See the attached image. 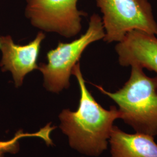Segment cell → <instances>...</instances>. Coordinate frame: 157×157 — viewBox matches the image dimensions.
Wrapping results in <instances>:
<instances>
[{
	"label": "cell",
	"instance_id": "obj_10",
	"mask_svg": "<svg viewBox=\"0 0 157 157\" xmlns=\"http://www.w3.org/2000/svg\"><path fill=\"white\" fill-rule=\"evenodd\" d=\"M0 157H6L4 156V153L0 152Z\"/></svg>",
	"mask_w": 157,
	"mask_h": 157
},
{
	"label": "cell",
	"instance_id": "obj_3",
	"mask_svg": "<svg viewBox=\"0 0 157 157\" xmlns=\"http://www.w3.org/2000/svg\"><path fill=\"white\" fill-rule=\"evenodd\" d=\"M105 31L98 15L90 17L89 28L78 39L68 43L59 42L56 48L47 53V63H40L38 69L43 75L44 86L48 91L58 93L69 87V78L74 66L91 43L102 39Z\"/></svg>",
	"mask_w": 157,
	"mask_h": 157
},
{
	"label": "cell",
	"instance_id": "obj_9",
	"mask_svg": "<svg viewBox=\"0 0 157 157\" xmlns=\"http://www.w3.org/2000/svg\"><path fill=\"white\" fill-rule=\"evenodd\" d=\"M52 131V128L49 124H47L44 128L33 133H25L23 132L22 130H19L11 140L0 141V152L4 153L8 152L11 154H16L19 150V141L20 139L26 137H39L44 141L47 144H49L52 142L50 137V133Z\"/></svg>",
	"mask_w": 157,
	"mask_h": 157
},
{
	"label": "cell",
	"instance_id": "obj_7",
	"mask_svg": "<svg viewBox=\"0 0 157 157\" xmlns=\"http://www.w3.org/2000/svg\"><path fill=\"white\" fill-rule=\"evenodd\" d=\"M121 65H138L157 74V39L154 34L135 30L115 47Z\"/></svg>",
	"mask_w": 157,
	"mask_h": 157
},
{
	"label": "cell",
	"instance_id": "obj_8",
	"mask_svg": "<svg viewBox=\"0 0 157 157\" xmlns=\"http://www.w3.org/2000/svg\"><path fill=\"white\" fill-rule=\"evenodd\" d=\"M112 157H157L154 136L129 134L113 126L109 139Z\"/></svg>",
	"mask_w": 157,
	"mask_h": 157
},
{
	"label": "cell",
	"instance_id": "obj_4",
	"mask_svg": "<svg viewBox=\"0 0 157 157\" xmlns=\"http://www.w3.org/2000/svg\"><path fill=\"white\" fill-rule=\"evenodd\" d=\"M103 14L107 43L120 42L126 34L137 30L157 36V23L148 0H97Z\"/></svg>",
	"mask_w": 157,
	"mask_h": 157
},
{
	"label": "cell",
	"instance_id": "obj_1",
	"mask_svg": "<svg viewBox=\"0 0 157 157\" xmlns=\"http://www.w3.org/2000/svg\"><path fill=\"white\" fill-rule=\"evenodd\" d=\"M72 74L78 80L80 97L78 109H63L59 115V128L68 137L69 145L84 155L98 157L107 150L114 121L121 118L115 106L104 109L91 95L86 86L85 80L76 63Z\"/></svg>",
	"mask_w": 157,
	"mask_h": 157
},
{
	"label": "cell",
	"instance_id": "obj_5",
	"mask_svg": "<svg viewBox=\"0 0 157 157\" xmlns=\"http://www.w3.org/2000/svg\"><path fill=\"white\" fill-rule=\"evenodd\" d=\"M78 1L26 0L25 15L34 27L69 38L80 32L81 17L87 15L78 10Z\"/></svg>",
	"mask_w": 157,
	"mask_h": 157
},
{
	"label": "cell",
	"instance_id": "obj_6",
	"mask_svg": "<svg viewBox=\"0 0 157 157\" xmlns=\"http://www.w3.org/2000/svg\"><path fill=\"white\" fill-rule=\"evenodd\" d=\"M45 37L44 33L39 32L32 41L21 45L15 44L10 36H0V50L2 54L0 66L2 72H11L17 87L22 85L28 73L38 69L37 59Z\"/></svg>",
	"mask_w": 157,
	"mask_h": 157
},
{
	"label": "cell",
	"instance_id": "obj_2",
	"mask_svg": "<svg viewBox=\"0 0 157 157\" xmlns=\"http://www.w3.org/2000/svg\"><path fill=\"white\" fill-rule=\"evenodd\" d=\"M129 80L119 90L111 93L94 85L119 107L121 118L136 133L157 135V76L150 78L138 65L131 66Z\"/></svg>",
	"mask_w": 157,
	"mask_h": 157
}]
</instances>
